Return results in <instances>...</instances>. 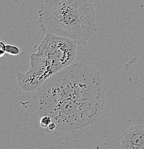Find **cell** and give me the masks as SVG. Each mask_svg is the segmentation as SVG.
Masks as SVG:
<instances>
[{
  "label": "cell",
  "instance_id": "52a82bcc",
  "mask_svg": "<svg viewBox=\"0 0 144 149\" xmlns=\"http://www.w3.org/2000/svg\"><path fill=\"white\" fill-rule=\"evenodd\" d=\"M6 43L3 40H0V57H3L7 52H6Z\"/></svg>",
  "mask_w": 144,
  "mask_h": 149
},
{
  "label": "cell",
  "instance_id": "6da1fadb",
  "mask_svg": "<svg viewBox=\"0 0 144 149\" xmlns=\"http://www.w3.org/2000/svg\"><path fill=\"white\" fill-rule=\"evenodd\" d=\"M106 91L95 68L72 63L36 91L35 109L40 117L50 116L58 131L75 132L95 122L104 108Z\"/></svg>",
  "mask_w": 144,
  "mask_h": 149
},
{
  "label": "cell",
  "instance_id": "8992f818",
  "mask_svg": "<svg viewBox=\"0 0 144 149\" xmlns=\"http://www.w3.org/2000/svg\"><path fill=\"white\" fill-rule=\"evenodd\" d=\"M52 122V118L48 115H44V116H41L40 120V125L42 128H46L47 127L50 125L51 123Z\"/></svg>",
  "mask_w": 144,
  "mask_h": 149
},
{
  "label": "cell",
  "instance_id": "277c9868",
  "mask_svg": "<svg viewBox=\"0 0 144 149\" xmlns=\"http://www.w3.org/2000/svg\"><path fill=\"white\" fill-rule=\"evenodd\" d=\"M120 148L124 149H144V125H135L122 134Z\"/></svg>",
  "mask_w": 144,
  "mask_h": 149
},
{
  "label": "cell",
  "instance_id": "5b68a950",
  "mask_svg": "<svg viewBox=\"0 0 144 149\" xmlns=\"http://www.w3.org/2000/svg\"><path fill=\"white\" fill-rule=\"evenodd\" d=\"M6 52L11 55H18L20 53V48L18 46L12 44L6 45Z\"/></svg>",
  "mask_w": 144,
  "mask_h": 149
},
{
  "label": "cell",
  "instance_id": "7a4b0ae2",
  "mask_svg": "<svg viewBox=\"0 0 144 149\" xmlns=\"http://www.w3.org/2000/svg\"><path fill=\"white\" fill-rule=\"evenodd\" d=\"M93 0H45L38 12L39 25L45 35L86 45L97 32Z\"/></svg>",
  "mask_w": 144,
  "mask_h": 149
},
{
  "label": "cell",
  "instance_id": "3957f363",
  "mask_svg": "<svg viewBox=\"0 0 144 149\" xmlns=\"http://www.w3.org/2000/svg\"><path fill=\"white\" fill-rule=\"evenodd\" d=\"M75 42L55 35H45L37 52L30 55V68L17 72L18 85L24 91H37L45 82L59 71L72 64L77 54Z\"/></svg>",
  "mask_w": 144,
  "mask_h": 149
},
{
  "label": "cell",
  "instance_id": "ba28073f",
  "mask_svg": "<svg viewBox=\"0 0 144 149\" xmlns=\"http://www.w3.org/2000/svg\"><path fill=\"white\" fill-rule=\"evenodd\" d=\"M45 129L46 132H47V133H52L54 130H57L56 123H55V122H53V121H52V122L50 123V125H49L48 127H47L46 128H45Z\"/></svg>",
  "mask_w": 144,
  "mask_h": 149
}]
</instances>
